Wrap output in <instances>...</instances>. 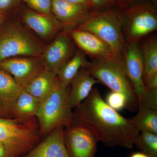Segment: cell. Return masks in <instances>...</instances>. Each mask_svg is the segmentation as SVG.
I'll list each match as a JSON object with an SVG mask.
<instances>
[{"mask_svg":"<svg viewBox=\"0 0 157 157\" xmlns=\"http://www.w3.org/2000/svg\"><path fill=\"white\" fill-rule=\"evenodd\" d=\"M75 109L73 124L90 129L106 146L131 149L135 145L140 132L129 119L109 107L97 88Z\"/></svg>","mask_w":157,"mask_h":157,"instance_id":"obj_1","label":"cell"},{"mask_svg":"<svg viewBox=\"0 0 157 157\" xmlns=\"http://www.w3.org/2000/svg\"><path fill=\"white\" fill-rule=\"evenodd\" d=\"M70 86H65L58 79L52 90L42 101L36 116L43 135L55 129L70 127L73 123V112L69 102Z\"/></svg>","mask_w":157,"mask_h":157,"instance_id":"obj_2","label":"cell"},{"mask_svg":"<svg viewBox=\"0 0 157 157\" xmlns=\"http://www.w3.org/2000/svg\"><path fill=\"white\" fill-rule=\"evenodd\" d=\"M77 28L95 35L121 59L127 43L123 30L122 14L119 10L108 8L92 11L87 19Z\"/></svg>","mask_w":157,"mask_h":157,"instance_id":"obj_3","label":"cell"},{"mask_svg":"<svg viewBox=\"0 0 157 157\" xmlns=\"http://www.w3.org/2000/svg\"><path fill=\"white\" fill-rule=\"evenodd\" d=\"M90 74L113 91L126 96L127 109L131 112L137 111L138 101L132 84L124 69L121 59H95L86 67Z\"/></svg>","mask_w":157,"mask_h":157,"instance_id":"obj_4","label":"cell"},{"mask_svg":"<svg viewBox=\"0 0 157 157\" xmlns=\"http://www.w3.org/2000/svg\"><path fill=\"white\" fill-rule=\"evenodd\" d=\"M123 30L128 42L137 43L139 40L157 29L155 4L142 1L123 9Z\"/></svg>","mask_w":157,"mask_h":157,"instance_id":"obj_5","label":"cell"},{"mask_svg":"<svg viewBox=\"0 0 157 157\" xmlns=\"http://www.w3.org/2000/svg\"><path fill=\"white\" fill-rule=\"evenodd\" d=\"M45 47L21 26L12 25L0 34V61L17 57H41Z\"/></svg>","mask_w":157,"mask_h":157,"instance_id":"obj_6","label":"cell"},{"mask_svg":"<svg viewBox=\"0 0 157 157\" xmlns=\"http://www.w3.org/2000/svg\"><path fill=\"white\" fill-rule=\"evenodd\" d=\"M39 139L34 129L16 120L0 117V143L10 157H17L31 150Z\"/></svg>","mask_w":157,"mask_h":157,"instance_id":"obj_7","label":"cell"},{"mask_svg":"<svg viewBox=\"0 0 157 157\" xmlns=\"http://www.w3.org/2000/svg\"><path fill=\"white\" fill-rule=\"evenodd\" d=\"M127 76L138 101V104L147 92L144 82V63L140 46L137 43L128 42L121 58Z\"/></svg>","mask_w":157,"mask_h":157,"instance_id":"obj_8","label":"cell"},{"mask_svg":"<svg viewBox=\"0 0 157 157\" xmlns=\"http://www.w3.org/2000/svg\"><path fill=\"white\" fill-rule=\"evenodd\" d=\"M74 43L70 32H63L45 46L41 56L45 70L56 75L60 68L75 53Z\"/></svg>","mask_w":157,"mask_h":157,"instance_id":"obj_9","label":"cell"},{"mask_svg":"<svg viewBox=\"0 0 157 157\" xmlns=\"http://www.w3.org/2000/svg\"><path fill=\"white\" fill-rule=\"evenodd\" d=\"M64 132L65 143L71 157H95L99 141L90 129L72 124Z\"/></svg>","mask_w":157,"mask_h":157,"instance_id":"obj_10","label":"cell"},{"mask_svg":"<svg viewBox=\"0 0 157 157\" xmlns=\"http://www.w3.org/2000/svg\"><path fill=\"white\" fill-rule=\"evenodd\" d=\"M0 69L10 74L23 88L45 70L41 57H17L0 61Z\"/></svg>","mask_w":157,"mask_h":157,"instance_id":"obj_11","label":"cell"},{"mask_svg":"<svg viewBox=\"0 0 157 157\" xmlns=\"http://www.w3.org/2000/svg\"><path fill=\"white\" fill-rule=\"evenodd\" d=\"M70 34L80 50L95 59H118L106 42L92 33L76 28L70 30Z\"/></svg>","mask_w":157,"mask_h":157,"instance_id":"obj_12","label":"cell"},{"mask_svg":"<svg viewBox=\"0 0 157 157\" xmlns=\"http://www.w3.org/2000/svg\"><path fill=\"white\" fill-rule=\"evenodd\" d=\"M92 11L85 5L52 0V12L54 17L68 29L80 25L87 19Z\"/></svg>","mask_w":157,"mask_h":157,"instance_id":"obj_13","label":"cell"},{"mask_svg":"<svg viewBox=\"0 0 157 157\" xmlns=\"http://www.w3.org/2000/svg\"><path fill=\"white\" fill-rule=\"evenodd\" d=\"M63 128L52 131L24 157H71L65 143Z\"/></svg>","mask_w":157,"mask_h":157,"instance_id":"obj_14","label":"cell"},{"mask_svg":"<svg viewBox=\"0 0 157 157\" xmlns=\"http://www.w3.org/2000/svg\"><path fill=\"white\" fill-rule=\"evenodd\" d=\"M23 20L26 25L41 38L48 39L64 27L53 16L45 15L33 10L24 12Z\"/></svg>","mask_w":157,"mask_h":157,"instance_id":"obj_15","label":"cell"},{"mask_svg":"<svg viewBox=\"0 0 157 157\" xmlns=\"http://www.w3.org/2000/svg\"><path fill=\"white\" fill-rule=\"evenodd\" d=\"M98 83L99 82L86 68H82L70 84L69 102L71 108L73 109L80 105L89 96L94 86Z\"/></svg>","mask_w":157,"mask_h":157,"instance_id":"obj_16","label":"cell"},{"mask_svg":"<svg viewBox=\"0 0 157 157\" xmlns=\"http://www.w3.org/2000/svg\"><path fill=\"white\" fill-rule=\"evenodd\" d=\"M144 63L143 79L145 88L157 85V41L150 38L140 46Z\"/></svg>","mask_w":157,"mask_h":157,"instance_id":"obj_17","label":"cell"},{"mask_svg":"<svg viewBox=\"0 0 157 157\" xmlns=\"http://www.w3.org/2000/svg\"><path fill=\"white\" fill-rule=\"evenodd\" d=\"M23 88L10 74L0 69V108L5 113H13L14 103Z\"/></svg>","mask_w":157,"mask_h":157,"instance_id":"obj_18","label":"cell"},{"mask_svg":"<svg viewBox=\"0 0 157 157\" xmlns=\"http://www.w3.org/2000/svg\"><path fill=\"white\" fill-rule=\"evenodd\" d=\"M57 80L56 74L43 70L23 88L34 98L41 101L52 90Z\"/></svg>","mask_w":157,"mask_h":157,"instance_id":"obj_19","label":"cell"},{"mask_svg":"<svg viewBox=\"0 0 157 157\" xmlns=\"http://www.w3.org/2000/svg\"><path fill=\"white\" fill-rule=\"evenodd\" d=\"M89 63L84 52L80 50L76 51L73 56L58 71L56 74L58 79L65 86H70L79 71L82 68H86Z\"/></svg>","mask_w":157,"mask_h":157,"instance_id":"obj_20","label":"cell"},{"mask_svg":"<svg viewBox=\"0 0 157 157\" xmlns=\"http://www.w3.org/2000/svg\"><path fill=\"white\" fill-rule=\"evenodd\" d=\"M40 103L38 99L23 88L14 103L13 113L21 118L30 117L36 115Z\"/></svg>","mask_w":157,"mask_h":157,"instance_id":"obj_21","label":"cell"},{"mask_svg":"<svg viewBox=\"0 0 157 157\" xmlns=\"http://www.w3.org/2000/svg\"><path fill=\"white\" fill-rule=\"evenodd\" d=\"M137 114L129 118L139 132H146L157 135V110L140 108Z\"/></svg>","mask_w":157,"mask_h":157,"instance_id":"obj_22","label":"cell"},{"mask_svg":"<svg viewBox=\"0 0 157 157\" xmlns=\"http://www.w3.org/2000/svg\"><path fill=\"white\" fill-rule=\"evenodd\" d=\"M135 144L137 148L150 157H157V135L149 132H141Z\"/></svg>","mask_w":157,"mask_h":157,"instance_id":"obj_23","label":"cell"},{"mask_svg":"<svg viewBox=\"0 0 157 157\" xmlns=\"http://www.w3.org/2000/svg\"><path fill=\"white\" fill-rule=\"evenodd\" d=\"M105 101L109 107L117 112L127 108L126 97L121 93L111 91L107 94Z\"/></svg>","mask_w":157,"mask_h":157,"instance_id":"obj_24","label":"cell"},{"mask_svg":"<svg viewBox=\"0 0 157 157\" xmlns=\"http://www.w3.org/2000/svg\"><path fill=\"white\" fill-rule=\"evenodd\" d=\"M32 10L41 14L53 16L52 12V0H22Z\"/></svg>","mask_w":157,"mask_h":157,"instance_id":"obj_25","label":"cell"},{"mask_svg":"<svg viewBox=\"0 0 157 157\" xmlns=\"http://www.w3.org/2000/svg\"><path fill=\"white\" fill-rule=\"evenodd\" d=\"M145 108L157 110V89L148 90L138 103V108Z\"/></svg>","mask_w":157,"mask_h":157,"instance_id":"obj_26","label":"cell"},{"mask_svg":"<svg viewBox=\"0 0 157 157\" xmlns=\"http://www.w3.org/2000/svg\"><path fill=\"white\" fill-rule=\"evenodd\" d=\"M22 0H0V13L3 16L15 9Z\"/></svg>","mask_w":157,"mask_h":157,"instance_id":"obj_27","label":"cell"},{"mask_svg":"<svg viewBox=\"0 0 157 157\" xmlns=\"http://www.w3.org/2000/svg\"><path fill=\"white\" fill-rule=\"evenodd\" d=\"M114 0H90L92 11H98L109 8Z\"/></svg>","mask_w":157,"mask_h":157,"instance_id":"obj_28","label":"cell"},{"mask_svg":"<svg viewBox=\"0 0 157 157\" xmlns=\"http://www.w3.org/2000/svg\"><path fill=\"white\" fill-rule=\"evenodd\" d=\"M143 1L144 0H114L112 6L123 10L131 5Z\"/></svg>","mask_w":157,"mask_h":157,"instance_id":"obj_29","label":"cell"},{"mask_svg":"<svg viewBox=\"0 0 157 157\" xmlns=\"http://www.w3.org/2000/svg\"><path fill=\"white\" fill-rule=\"evenodd\" d=\"M63 1L68 2L74 3V4L85 5V6H89L90 8V0H63Z\"/></svg>","mask_w":157,"mask_h":157,"instance_id":"obj_30","label":"cell"},{"mask_svg":"<svg viewBox=\"0 0 157 157\" xmlns=\"http://www.w3.org/2000/svg\"><path fill=\"white\" fill-rule=\"evenodd\" d=\"M0 157H10L6 147L0 143Z\"/></svg>","mask_w":157,"mask_h":157,"instance_id":"obj_31","label":"cell"},{"mask_svg":"<svg viewBox=\"0 0 157 157\" xmlns=\"http://www.w3.org/2000/svg\"><path fill=\"white\" fill-rule=\"evenodd\" d=\"M129 157H150L142 152H135L130 155Z\"/></svg>","mask_w":157,"mask_h":157,"instance_id":"obj_32","label":"cell"},{"mask_svg":"<svg viewBox=\"0 0 157 157\" xmlns=\"http://www.w3.org/2000/svg\"><path fill=\"white\" fill-rule=\"evenodd\" d=\"M4 16L2 15V14L0 13V26L3 22V19H4Z\"/></svg>","mask_w":157,"mask_h":157,"instance_id":"obj_33","label":"cell"},{"mask_svg":"<svg viewBox=\"0 0 157 157\" xmlns=\"http://www.w3.org/2000/svg\"><path fill=\"white\" fill-rule=\"evenodd\" d=\"M5 114V113H4V111L0 108V116H2L4 115Z\"/></svg>","mask_w":157,"mask_h":157,"instance_id":"obj_34","label":"cell"}]
</instances>
